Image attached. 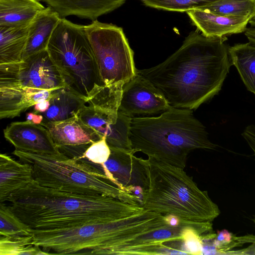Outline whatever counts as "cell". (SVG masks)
<instances>
[{
    "label": "cell",
    "mask_w": 255,
    "mask_h": 255,
    "mask_svg": "<svg viewBox=\"0 0 255 255\" xmlns=\"http://www.w3.org/2000/svg\"><path fill=\"white\" fill-rule=\"evenodd\" d=\"M227 40L192 31L164 61L136 72L155 87L171 107L196 109L219 93L229 73Z\"/></svg>",
    "instance_id": "1"
},
{
    "label": "cell",
    "mask_w": 255,
    "mask_h": 255,
    "mask_svg": "<svg viewBox=\"0 0 255 255\" xmlns=\"http://www.w3.org/2000/svg\"><path fill=\"white\" fill-rule=\"evenodd\" d=\"M14 214L30 230H60L121 220L144 211L141 206L102 195L55 190L33 180L7 200Z\"/></svg>",
    "instance_id": "2"
},
{
    "label": "cell",
    "mask_w": 255,
    "mask_h": 255,
    "mask_svg": "<svg viewBox=\"0 0 255 255\" xmlns=\"http://www.w3.org/2000/svg\"><path fill=\"white\" fill-rule=\"evenodd\" d=\"M165 226L163 215L145 209L114 221L30 232L32 244L47 255H140L146 246V235Z\"/></svg>",
    "instance_id": "3"
},
{
    "label": "cell",
    "mask_w": 255,
    "mask_h": 255,
    "mask_svg": "<svg viewBox=\"0 0 255 255\" xmlns=\"http://www.w3.org/2000/svg\"><path fill=\"white\" fill-rule=\"evenodd\" d=\"M132 149L149 158L184 169L188 155L197 149L216 150L205 127L192 110L171 107L156 117L131 119Z\"/></svg>",
    "instance_id": "4"
},
{
    "label": "cell",
    "mask_w": 255,
    "mask_h": 255,
    "mask_svg": "<svg viewBox=\"0 0 255 255\" xmlns=\"http://www.w3.org/2000/svg\"><path fill=\"white\" fill-rule=\"evenodd\" d=\"M148 159L149 185L142 205L145 209L196 222H212L220 215L218 206L184 169Z\"/></svg>",
    "instance_id": "5"
},
{
    "label": "cell",
    "mask_w": 255,
    "mask_h": 255,
    "mask_svg": "<svg viewBox=\"0 0 255 255\" xmlns=\"http://www.w3.org/2000/svg\"><path fill=\"white\" fill-rule=\"evenodd\" d=\"M12 153L32 166L34 180L41 186L77 194L112 197L129 204L128 193L119 184L77 156L16 149Z\"/></svg>",
    "instance_id": "6"
},
{
    "label": "cell",
    "mask_w": 255,
    "mask_h": 255,
    "mask_svg": "<svg viewBox=\"0 0 255 255\" xmlns=\"http://www.w3.org/2000/svg\"><path fill=\"white\" fill-rule=\"evenodd\" d=\"M47 50L66 86L88 99L102 86L99 69L85 25L62 18Z\"/></svg>",
    "instance_id": "7"
},
{
    "label": "cell",
    "mask_w": 255,
    "mask_h": 255,
    "mask_svg": "<svg viewBox=\"0 0 255 255\" xmlns=\"http://www.w3.org/2000/svg\"><path fill=\"white\" fill-rule=\"evenodd\" d=\"M85 30L104 85L126 83L135 75L134 52L122 27L96 19Z\"/></svg>",
    "instance_id": "8"
},
{
    "label": "cell",
    "mask_w": 255,
    "mask_h": 255,
    "mask_svg": "<svg viewBox=\"0 0 255 255\" xmlns=\"http://www.w3.org/2000/svg\"><path fill=\"white\" fill-rule=\"evenodd\" d=\"M66 85L47 50L17 63L0 64V88L54 90Z\"/></svg>",
    "instance_id": "9"
},
{
    "label": "cell",
    "mask_w": 255,
    "mask_h": 255,
    "mask_svg": "<svg viewBox=\"0 0 255 255\" xmlns=\"http://www.w3.org/2000/svg\"><path fill=\"white\" fill-rule=\"evenodd\" d=\"M110 149V156L104 164H94L84 159L123 188L138 186L145 192L149 185V159L136 157L133 149Z\"/></svg>",
    "instance_id": "10"
},
{
    "label": "cell",
    "mask_w": 255,
    "mask_h": 255,
    "mask_svg": "<svg viewBox=\"0 0 255 255\" xmlns=\"http://www.w3.org/2000/svg\"><path fill=\"white\" fill-rule=\"evenodd\" d=\"M171 108L162 94L136 72L123 86L119 111L128 117L153 115Z\"/></svg>",
    "instance_id": "11"
},
{
    "label": "cell",
    "mask_w": 255,
    "mask_h": 255,
    "mask_svg": "<svg viewBox=\"0 0 255 255\" xmlns=\"http://www.w3.org/2000/svg\"><path fill=\"white\" fill-rule=\"evenodd\" d=\"M78 116L100 136L105 137L110 148L132 149L129 138L131 118L120 111L118 115H115L87 105L81 110Z\"/></svg>",
    "instance_id": "12"
},
{
    "label": "cell",
    "mask_w": 255,
    "mask_h": 255,
    "mask_svg": "<svg viewBox=\"0 0 255 255\" xmlns=\"http://www.w3.org/2000/svg\"><path fill=\"white\" fill-rule=\"evenodd\" d=\"M3 133L16 149L37 153L60 152L49 131L41 124L27 121L13 122L3 129Z\"/></svg>",
    "instance_id": "13"
},
{
    "label": "cell",
    "mask_w": 255,
    "mask_h": 255,
    "mask_svg": "<svg viewBox=\"0 0 255 255\" xmlns=\"http://www.w3.org/2000/svg\"><path fill=\"white\" fill-rule=\"evenodd\" d=\"M197 29L208 37H223L245 32L251 17H233L201 9L186 12Z\"/></svg>",
    "instance_id": "14"
},
{
    "label": "cell",
    "mask_w": 255,
    "mask_h": 255,
    "mask_svg": "<svg viewBox=\"0 0 255 255\" xmlns=\"http://www.w3.org/2000/svg\"><path fill=\"white\" fill-rule=\"evenodd\" d=\"M61 89L0 88V118L12 119L18 117L37 103L44 100H50Z\"/></svg>",
    "instance_id": "15"
},
{
    "label": "cell",
    "mask_w": 255,
    "mask_h": 255,
    "mask_svg": "<svg viewBox=\"0 0 255 255\" xmlns=\"http://www.w3.org/2000/svg\"><path fill=\"white\" fill-rule=\"evenodd\" d=\"M49 131L55 145L59 148L88 145L103 137L87 125L78 115L67 120L41 124Z\"/></svg>",
    "instance_id": "16"
},
{
    "label": "cell",
    "mask_w": 255,
    "mask_h": 255,
    "mask_svg": "<svg viewBox=\"0 0 255 255\" xmlns=\"http://www.w3.org/2000/svg\"><path fill=\"white\" fill-rule=\"evenodd\" d=\"M61 17L74 15L92 21L122 6L126 0H40Z\"/></svg>",
    "instance_id": "17"
},
{
    "label": "cell",
    "mask_w": 255,
    "mask_h": 255,
    "mask_svg": "<svg viewBox=\"0 0 255 255\" xmlns=\"http://www.w3.org/2000/svg\"><path fill=\"white\" fill-rule=\"evenodd\" d=\"M62 18L49 6L37 14L28 26L27 41L22 60L47 50L52 35Z\"/></svg>",
    "instance_id": "18"
},
{
    "label": "cell",
    "mask_w": 255,
    "mask_h": 255,
    "mask_svg": "<svg viewBox=\"0 0 255 255\" xmlns=\"http://www.w3.org/2000/svg\"><path fill=\"white\" fill-rule=\"evenodd\" d=\"M33 180V169L30 164L21 163L5 153L0 154V203L7 201L12 193Z\"/></svg>",
    "instance_id": "19"
},
{
    "label": "cell",
    "mask_w": 255,
    "mask_h": 255,
    "mask_svg": "<svg viewBox=\"0 0 255 255\" xmlns=\"http://www.w3.org/2000/svg\"><path fill=\"white\" fill-rule=\"evenodd\" d=\"M45 7L40 0H0V26L28 27Z\"/></svg>",
    "instance_id": "20"
},
{
    "label": "cell",
    "mask_w": 255,
    "mask_h": 255,
    "mask_svg": "<svg viewBox=\"0 0 255 255\" xmlns=\"http://www.w3.org/2000/svg\"><path fill=\"white\" fill-rule=\"evenodd\" d=\"M87 104V99L85 97L67 86L62 88L50 100L48 110L40 114L43 118L41 124L62 121L73 118L78 115Z\"/></svg>",
    "instance_id": "21"
},
{
    "label": "cell",
    "mask_w": 255,
    "mask_h": 255,
    "mask_svg": "<svg viewBox=\"0 0 255 255\" xmlns=\"http://www.w3.org/2000/svg\"><path fill=\"white\" fill-rule=\"evenodd\" d=\"M28 34V26H0V64L22 61Z\"/></svg>",
    "instance_id": "22"
},
{
    "label": "cell",
    "mask_w": 255,
    "mask_h": 255,
    "mask_svg": "<svg viewBox=\"0 0 255 255\" xmlns=\"http://www.w3.org/2000/svg\"><path fill=\"white\" fill-rule=\"evenodd\" d=\"M229 53L247 90L255 96V44L249 41L235 44L229 46Z\"/></svg>",
    "instance_id": "23"
},
{
    "label": "cell",
    "mask_w": 255,
    "mask_h": 255,
    "mask_svg": "<svg viewBox=\"0 0 255 255\" xmlns=\"http://www.w3.org/2000/svg\"><path fill=\"white\" fill-rule=\"evenodd\" d=\"M124 82L100 86L88 99L87 105L109 114L118 115Z\"/></svg>",
    "instance_id": "24"
},
{
    "label": "cell",
    "mask_w": 255,
    "mask_h": 255,
    "mask_svg": "<svg viewBox=\"0 0 255 255\" xmlns=\"http://www.w3.org/2000/svg\"><path fill=\"white\" fill-rule=\"evenodd\" d=\"M199 9L233 17H251L255 14V0H222Z\"/></svg>",
    "instance_id": "25"
},
{
    "label": "cell",
    "mask_w": 255,
    "mask_h": 255,
    "mask_svg": "<svg viewBox=\"0 0 255 255\" xmlns=\"http://www.w3.org/2000/svg\"><path fill=\"white\" fill-rule=\"evenodd\" d=\"M32 243L31 235L0 236V255H47L40 247Z\"/></svg>",
    "instance_id": "26"
},
{
    "label": "cell",
    "mask_w": 255,
    "mask_h": 255,
    "mask_svg": "<svg viewBox=\"0 0 255 255\" xmlns=\"http://www.w3.org/2000/svg\"><path fill=\"white\" fill-rule=\"evenodd\" d=\"M255 243V236L253 235L238 237L224 229L218 231L216 237L209 243V252L210 255H226L228 252L235 248L242 247L247 243Z\"/></svg>",
    "instance_id": "27"
},
{
    "label": "cell",
    "mask_w": 255,
    "mask_h": 255,
    "mask_svg": "<svg viewBox=\"0 0 255 255\" xmlns=\"http://www.w3.org/2000/svg\"><path fill=\"white\" fill-rule=\"evenodd\" d=\"M31 235L30 229L12 212L9 205L0 203V236Z\"/></svg>",
    "instance_id": "28"
},
{
    "label": "cell",
    "mask_w": 255,
    "mask_h": 255,
    "mask_svg": "<svg viewBox=\"0 0 255 255\" xmlns=\"http://www.w3.org/2000/svg\"><path fill=\"white\" fill-rule=\"evenodd\" d=\"M220 0H144L142 2L145 6L155 9L186 12Z\"/></svg>",
    "instance_id": "29"
},
{
    "label": "cell",
    "mask_w": 255,
    "mask_h": 255,
    "mask_svg": "<svg viewBox=\"0 0 255 255\" xmlns=\"http://www.w3.org/2000/svg\"><path fill=\"white\" fill-rule=\"evenodd\" d=\"M111 153L105 137L93 142L87 148L79 158H84L89 162L97 164H102L107 161Z\"/></svg>",
    "instance_id": "30"
},
{
    "label": "cell",
    "mask_w": 255,
    "mask_h": 255,
    "mask_svg": "<svg viewBox=\"0 0 255 255\" xmlns=\"http://www.w3.org/2000/svg\"><path fill=\"white\" fill-rule=\"evenodd\" d=\"M255 255V243H253L251 245L247 248L242 249L239 250H231L228 252L226 255Z\"/></svg>",
    "instance_id": "31"
},
{
    "label": "cell",
    "mask_w": 255,
    "mask_h": 255,
    "mask_svg": "<svg viewBox=\"0 0 255 255\" xmlns=\"http://www.w3.org/2000/svg\"><path fill=\"white\" fill-rule=\"evenodd\" d=\"M50 106V100H42L34 106L33 112L36 114H42L46 112Z\"/></svg>",
    "instance_id": "32"
},
{
    "label": "cell",
    "mask_w": 255,
    "mask_h": 255,
    "mask_svg": "<svg viewBox=\"0 0 255 255\" xmlns=\"http://www.w3.org/2000/svg\"><path fill=\"white\" fill-rule=\"evenodd\" d=\"M43 119L42 115L35 113L33 112L28 113L26 116V121L37 124H40Z\"/></svg>",
    "instance_id": "33"
},
{
    "label": "cell",
    "mask_w": 255,
    "mask_h": 255,
    "mask_svg": "<svg viewBox=\"0 0 255 255\" xmlns=\"http://www.w3.org/2000/svg\"><path fill=\"white\" fill-rule=\"evenodd\" d=\"M245 35L249 42L255 44V28H247L245 31Z\"/></svg>",
    "instance_id": "34"
},
{
    "label": "cell",
    "mask_w": 255,
    "mask_h": 255,
    "mask_svg": "<svg viewBox=\"0 0 255 255\" xmlns=\"http://www.w3.org/2000/svg\"><path fill=\"white\" fill-rule=\"evenodd\" d=\"M249 23L251 25V27L255 28V14L250 19V20L249 21Z\"/></svg>",
    "instance_id": "35"
},
{
    "label": "cell",
    "mask_w": 255,
    "mask_h": 255,
    "mask_svg": "<svg viewBox=\"0 0 255 255\" xmlns=\"http://www.w3.org/2000/svg\"><path fill=\"white\" fill-rule=\"evenodd\" d=\"M254 223H255V219H254Z\"/></svg>",
    "instance_id": "36"
}]
</instances>
